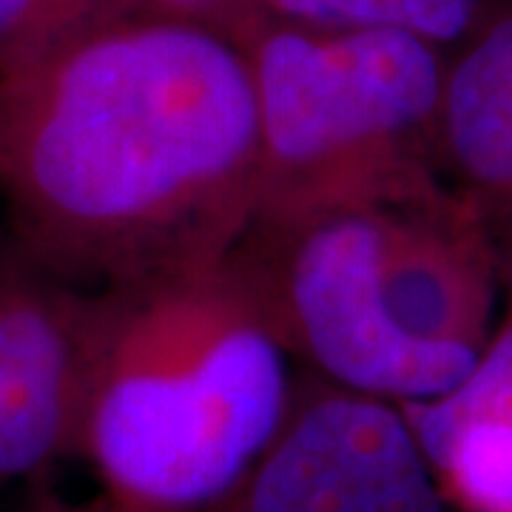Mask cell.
I'll list each match as a JSON object with an SVG mask.
<instances>
[{"label": "cell", "instance_id": "1", "mask_svg": "<svg viewBox=\"0 0 512 512\" xmlns=\"http://www.w3.org/2000/svg\"><path fill=\"white\" fill-rule=\"evenodd\" d=\"M256 177L251 66L205 23H106L0 74L6 237L77 288L228 256Z\"/></svg>", "mask_w": 512, "mask_h": 512}, {"label": "cell", "instance_id": "2", "mask_svg": "<svg viewBox=\"0 0 512 512\" xmlns=\"http://www.w3.org/2000/svg\"><path fill=\"white\" fill-rule=\"evenodd\" d=\"M234 251L94 291L77 430L103 495L134 512H239L299 376Z\"/></svg>", "mask_w": 512, "mask_h": 512}, {"label": "cell", "instance_id": "3", "mask_svg": "<svg viewBox=\"0 0 512 512\" xmlns=\"http://www.w3.org/2000/svg\"><path fill=\"white\" fill-rule=\"evenodd\" d=\"M251 225H291L447 191L436 160L447 52L396 29H259Z\"/></svg>", "mask_w": 512, "mask_h": 512}, {"label": "cell", "instance_id": "4", "mask_svg": "<svg viewBox=\"0 0 512 512\" xmlns=\"http://www.w3.org/2000/svg\"><path fill=\"white\" fill-rule=\"evenodd\" d=\"M293 362L322 382L399 404L436 402L476 362L416 345L387 305L382 208L251 225L234 248Z\"/></svg>", "mask_w": 512, "mask_h": 512}, {"label": "cell", "instance_id": "5", "mask_svg": "<svg viewBox=\"0 0 512 512\" xmlns=\"http://www.w3.org/2000/svg\"><path fill=\"white\" fill-rule=\"evenodd\" d=\"M404 407L299 373L239 512H447Z\"/></svg>", "mask_w": 512, "mask_h": 512}, {"label": "cell", "instance_id": "6", "mask_svg": "<svg viewBox=\"0 0 512 512\" xmlns=\"http://www.w3.org/2000/svg\"><path fill=\"white\" fill-rule=\"evenodd\" d=\"M94 291L0 237V487L77 450Z\"/></svg>", "mask_w": 512, "mask_h": 512}, {"label": "cell", "instance_id": "7", "mask_svg": "<svg viewBox=\"0 0 512 512\" xmlns=\"http://www.w3.org/2000/svg\"><path fill=\"white\" fill-rule=\"evenodd\" d=\"M436 160L501 256L512 254V3L447 57Z\"/></svg>", "mask_w": 512, "mask_h": 512}, {"label": "cell", "instance_id": "8", "mask_svg": "<svg viewBox=\"0 0 512 512\" xmlns=\"http://www.w3.org/2000/svg\"><path fill=\"white\" fill-rule=\"evenodd\" d=\"M512 0H262L282 23L311 29H396L441 52L464 46Z\"/></svg>", "mask_w": 512, "mask_h": 512}, {"label": "cell", "instance_id": "9", "mask_svg": "<svg viewBox=\"0 0 512 512\" xmlns=\"http://www.w3.org/2000/svg\"><path fill=\"white\" fill-rule=\"evenodd\" d=\"M424 453L447 504L464 512H512V424L470 421Z\"/></svg>", "mask_w": 512, "mask_h": 512}, {"label": "cell", "instance_id": "10", "mask_svg": "<svg viewBox=\"0 0 512 512\" xmlns=\"http://www.w3.org/2000/svg\"><path fill=\"white\" fill-rule=\"evenodd\" d=\"M501 259H504L507 311L493 328V336L481 350L476 367L447 396L436 402L404 407L424 450L444 433L470 421L512 424V254Z\"/></svg>", "mask_w": 512, "mask_h": 512}, {"label": "cell", "instance_id": "11", "mask_svg": "<svg viewBox=\"0 0 512 512\" xmlns=\"http://www.w3.org/2000/svg\"><path fill=\"white\" fill-rule=\"evenodd\" d=\"M94 9L97 0H0V74L106 26Z\"/></svg>", "mask_w": 512, "mask_h": 512}, {"label": "cell", "instance_id": "12", "mask_svg": "<svg viewBox=\"0 0 512 512\" xmlns=\"http://www.w3.org/2000/svg\"><path fill=\"white\" fill-rule=\"evenodd\" d=\"M29 512H134V510L120 507L117 501H111L109 495H100L97 501H89V504H63V501L49 498V501H40V504H35Z\"/></svg>", "mask_w": 512, "mask_h": 512}, {"label": "cell", "instance_id": "13", "mask_svg": "<svg viewBox=\"0 0 512 512\" xmlns=\"http://www.w3.org/2000/svg\"><path fill=\"white\" fill-rule=\"evenodd\" d=\"M157 3L171 6V9H214V6L231 3V0H157Z\"/></svg>", "mask_w": 512, "mask_h": 512}]
</instances>
